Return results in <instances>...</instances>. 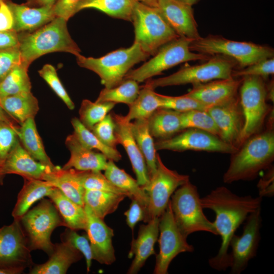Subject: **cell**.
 Returning a JSON list of instances; mask_svg holds the SVG:
<instances>
[{
	"label": "cell",
	"instance_id": "1",
	"mask_svg": "<svg viewBox=\"0 0 274 274\" xmlns=\"http://www.w3.org/2000/svg\"><path fill=\"white\" fill-rule=\"evenodd\" d=\"M203 209L212 210L216 215L213 223L221 238L218 253L209 260L210 266L217 270L230 266L228 252L230 240L235 232L251 213L261 207L262 197L239 196L224 186L218 187L200 198Z\"/></svg>",
	"mask_w": 274,
	"mask_h": 274
},
{
	"label": "cell",
	"instance_id": "2",
	"mask_svg": "<svg viewBox=\"0 0 274 274\" xmlns=\"http://www.w3.org/2000/svg\"><path fill=\"white\" fill-rule=\"evenodd\" d=\"M231 155L223 177L226 184L252 180L269 168L274 160L273 120L268 119L265 130L250 136Z\"/></svg>",
	"mask_w": 274,
	"mask_h": 274
},
{
	"label": "cell",
	"instance_id": "3",
	"mask_svg": "<svg viewBox=\"0 0 274 274\" xmlns=\"http://www.w3.org/2000/svg\"><path fill=\"white\" fill-rule=\"evenodd\" d=\"M67 22L56 16L33 31L18 33L21 63L28 68L38 58L55 52L69 53L76 57L81 55L80 49L68 32Z\"/></svg>",
	"mask_w": 274,
	"mask_h": 274
},
{
	"label": "cell",
	"instance_id": "4",
	"mask_svg": "<svg viewBox=\"0 0 274 274\" xmlns=\"http://www.w3.org/2000/svg\"><path fill=\"white\" fill-rule=\"evenodd\" d=\"M150 56L136 43L128 48L111 51L99 57H86L81 54L76 57L78 64L93 71L99 77L106 88H112L121 83L126 75L136 64Z\"/></svg>",
	"mask_w": 274,
	"mask_h": 274
},
{
	"label": "cell",
	"instance_id": "5",
	"mask_svg": "<svg viewBox=\"0 0 274 274\" xmlns=\"http://www.w3.org/2000/svg\"><path fill=\"white\" fill-rule=\"evenodd\" d=\"M134 26V43L148 55H154L165 44L179 38L159 10L137 1L131 21Z\"/></svg>",
	"mask_w": 274,
	"mask_h": 274
},
{
	"label": "cell",
	"instance_id": "6",
	"mask_svg": "<svg viewBox=\"0 0 274 274\" xmlns=\"http://www.w3.org/2000/svg\"><path fill=\"white\" fill-rule=\"evenodd\" d=\"M170 202L176 223L186 237L198 231L218 235L213 222L203 213L196 186L190 180L176 189Z\"/></svg>",
	"mask_w": 274,
	"mask_h": 274
},
{
	"label": "cell",
	"instance_id": "7",
	"mask_svg": "<svg viewBox=\"0 0 274 274\" xmlns=\"http://www.w3.org/2000/svg\"><path fill=\"white\" fill-rule=\"evenodd\" d=\"M19 220L31 251L40 250L50 255L54 245L51 240L53 230L58 227L64 226L62 218L52 200L42 198Z\"/></svg>",
	"mask_w": 274,
	"mask_h": 274
},
{
	"label": "cell",
	"instance_id": "8",
	"mask_svg": "<svg viewBox=\"0 0 274 274\" xmlns=\"http://www.w3.org/2000/svg\"><path fill=\"white\" fill-rule=\"evenodd\" d=\"M193 52L209 56L220 54L234 59L243 68L260 60L273 57V49L251 42H238L218 36H209L193 41Z\"/></svg>",
	"mask_w": 274,
	"mask_h": 274
},
{
	"label": "cell",
	"instance_id": "9",
	"mask_svg": "<svg viewBox=\"0 0 274 274\" xmlns=\"http://www.w3.org/2000/svg\"><path fill=\"white\" fill-rule=\"evenodd\" d=\"M194 40L179 37L161 46L153 57L140 67L130 70L124 79H132L138 83L161 75L166 70L180 63L193 60H208L211 56L192 51L191 43Z\"/></svg>",
	"mask_w": 274,
	"mask_h": 274
},
{
	"label": "cell",
	"instance_id": "10",
	"mask_svg": "<svg viewBox=\"0 0 274 274\" xmlns=\"http://www.w3.org/2000/svg\"><path fill=\"white\" fill-rule=\"evenodd\" d=\"M237 62L228 56L217 54L204 63L185 65L168 76L148 80L153 88L159 87L203 83L214 80L233 78L232 73Z\"/></svg>",
	"mask_w": 274,
	"mask_h": 274
},
{
	"label": "cell",
	"instance_id": "11",
	"mask_svg": "<svg viewBox=\"0 0 274 274\" xmlns=\"http://www.w3.org/2000/svg\"><path fill=\"white\" fill-rule=\"evenodd\" d=\"M242 79L239 97L244 117L241 145L261 131L271 110L266 103V85L264 80L257 76H246Z\"/></svg>",
	"mask_w": 274,
	"mask_h": 274
},
{
	"label": "cell",
	"instance_id": "12",
	"mask_svg": "<svg viewBox=\"0 0 274 274\" xmlns=\"http://www.w3.org/2000/svg\"><path fill=\"white\" fill-rule=\"evenodd\" d=\"M156 158V172L150 178L149 184L143 188L148 197L144 220L145 223L154 218L160 217L176 189L189 181V176L167 168L157 153Z\"/></svg>",
	"mask_w": 274,
	"mask_h": 274
},
{
	"label": "cell",
	"instance_id": "13",
	"mask_svg": "<svg viewBox=\"0 0 274 274\" xmlns=\"http://www.w3.org/2000/svg\"><path fill=\"white\" fill-rule=\"evenodd\" d=\"M159 252L156 257L155 274H167L172 260L179 254L192 252L194 249L178 227L174 219L170 201L159 217Z\"/></svg>",
	"mask_w": 274,
	"mask_h": 274
},
{
	"label": "cell",
	"instance_id": "14",
	"mask_svg": "<svg viewBox=\"0 0 274 274\" xmlns=\"http://www.w3.org/2000/svg\"><path fill=\"white\" fill-rule=\"evenodd\" d=\"M27 238L19 220L0 228V267L19 273L34 264Z\"/></svg>",
	"mask_w": 274,
	"mask_h": 274
},
{
	"label": "cell",
	"instance_id": "15",
	"mask_svg": "<svg viewBox=\"0 0 274 274\" xmlns=\"http://www.w3.org/2000/svg\"><path fill=\"white\" fill-rule=\"evenodd\" d=\"M156 150L183 152L191 150L231 154L238 149L223 142L219 137L199 129H185L167 139L155 142Z\"/></svg>",
	"mask_w": 274,
	"mask_h": 274
},
{
	"label": "cell",
	"instance_id": "16",
	"mask_svg": "<svg viewBox=\"0 0 274 274\" xmlns=\"http://www.w3.org/2000/svg\"><path fill=\"white\" fill-rule=\"evenodd\" d=\"M261 211L260 207L249 215L242 234L239 236L234 234L230 240L229 267L232 274L241 273L256 255L260 241Z\"/></svg>",
	"mask_w": 274,
	"mask_h": 274
},
{
	"label": "cell",
	"instance_id": "17",
	"mask_svg": "<svg viewBox=\"0 0 274 274\" xmlns=\"http://www.w3.org/2000/svg\"><path fill=\"white\" fill-rule=\"evenodd\" d=\"M207 112L212 117L219 131V137L238 149L244 126V117L239 98L236 96L223 104L211 107Z\"/></svg>",
	"mask_w": 274,
	"mask_h": 274
},
{
	"label": "cell",
	"instance_id": "18",
	"mask_svg": "<svg viewBox=\"0 0 274 274\" xmlns=\"http://www.w3.org/2000/svg\"><path fill=\"white\" fill-rule=\"evenodd\" d=\"M84 208L87 217L85 230L90 242L93 259L102 264H112L116 260L112 244L114 231L87 206L84 205Z\"/></svg>",
	"mask_w": 274,
	"mask_h": 274
},
{
	"label": "cell",
	"instance_id": "19",
	"mask_svg": "<svg viewBox=\"0 0 274 274\" xmlns=\"http://www.w3.org/2000/svg\"><path fill=\"white\" fill-rule=\"evenodd\" d=\"M155 7L179 37L192 40L201 37L191 6L177 0H160Z\"/></svg>",
	"mask_w": 274,
	"mask_h": 274
},
{
	"label": "cell",
	"instance_id": "20",
	"mask_svg": "<svg viewBox=\"0 0 274 274\" xmlns=\"http://www.w3.org/2000/svg\"><path fill=\"white\" fill-rule=\"evenodd\" d=\"M115 123V133L118 144H121L130 161L136 181L143 188L149 183L147 165L133 137L131 129V122L125 116L111 114Z\"/></svg>",
	"mask_w": 274,
	"mask_h": 274
},
{
	"label": "cell",
	"instance_id": "21",
	"mask_svg": "<svg viewBox=\"0 0 274 274\" xmlns=\"http://www.w3.org/2000/svg\"><path fill=\"white\" fill-rule=\"evenodd\" d=\"M243 79L231 78L193 85L186 95L195 98L210 107L226 102L237 95Z\"/></svg>",
	"mask_w": 274,
	"mask_h": 274
},
{
	"label": "cell",
	"instance_id": "22",
	"mask_svg": "<svg viewBox=\"0 0 274 274\" xmlns=\"http://www.w3.org/2000/svg\"><path fill=\"white\" fill-rule=\"evenodd\" d=\"M54 168L34 159L18 140L3 162L2 172L4 175L16 174L23 179L43 180L45 175Z\"/></svg>",
	"mask_w": 274,
	"mask_h": 274
},
{
	"label": "cell",
	"instance_id": "23",
	"mask_svg": "<svg viewBox=\"0 0 274 274\" xmlns=\"http://www.w3.org/2000/svg\"><path fill=\"white\" fill-rule=\"evenodd\" d=\"M159 217L150 220L146 225H141L136 239H133L128 257L134 259L127 271L128 274L137 273L147 259L155 254L154 245L159 235Z\"/></svg>",
	"mask_w": 274,
	"mask_h": 274
},
{
	"label": "cell",
	"instance_id": "24",
	"mask_svg": "<svg viewBox=\"0 0 274 274\" xmlns=\"http://www.w3.org/2000/svg\"><path fill=\"white\" fill-rule=\"evenodd\" d=\"M6 3L13 15V30L17 33L33 31L56 17L53 6L31 7L14 3L10 0H7Z\"/></svg>",
	"mask_w": 274,
	"mask_h": 274
},
{
	"label": "cell",
	"instance_id": "25",
	"mask_svg": "<svg viewBox=\"0 0 274 274\" xmlns=\"http://www.w3.org/2000/svg\"><path fill=\"white\" fill-rule=\"evenodd\" d=\"M65 145L70 152V158L62 167L80 171L105 170L108 159L100 152H96L83 145L74 133L68 135Z\"/></svg>",
	"mask_w": 274,
	"mask_h": 274
},
{
	"label": "cell",
	"instance_id": "26",
	"mask_svg": "<svg viewBox=\"0 0 274 274\" xmlns=\"http://www.w3.org/2000/svg\"><path fill=\"white\" fill-rule=\"evenodd\" d=\"M82 253L71 244L62 242L54 244L52 252L46 262L33 264L30 274H65L73 263L80 260Z\"/></svg>",
	"mask_w": 274,
	"mask_h": 274
},
{
	"label": "cell",
	"instance_id": "27",
	"mask_svg": "<svg viewBox=\"0 0 274 274\" xmlns=\"http://www.w3.org/2000/svg\"><path fill=\"white\" fill-rule=\"evenodd\" d=\"M78 170L71 168L63 169L59 166L47 173L43 180L48 182L53 187L58 189L66 197L84 207L83 188L79 175Z\"/></svg>",
	"mask_w": 274,
	"mask_h": 274
},
{
	"label": "cell",
	"instance_id": "28",
	"mask_svg": "<svg viewBox=\"0 0 274 274\" xmlns=\"http://www.w3.org/2000/svg\"><path fill=\"white\" fill-rule=\"evenodd\" d=\"M24 180L12 212V216L15 220H19L36 202L48 197L54 187L43 180L24 179Z\"/></svg>",
	"mask_w": 274,
	"mask_h": 274
},
{
	"label": "cell",
	"instance_id": "29",
	"mask_svg": "<svg viewBox=\"0 0 274 274\" xmlns=\"http://www.w3.org/2000/svg\"><path fill=\"white\" fill-rule=\"evenodd\" d=\"M48 197L52 200L58 211L64 227L75 230H85L87 217L84 207L68 198L55 187H54Z\"/></svg>",
	"mask_w": 274,
	"mask_h": 274
},
{
	"label": "cell",
	"instance_id": "30",
	"mask_svg": "<svg viewBox=\"0 0 274 274\" xmlns=\"http://www.w3.org/2000/svg\"><path fill=\"white\" fill-rule=\"evenodd\" d=\"M148 127L153 138L163 140L170 138L183 130L181 112L160 108L148 119Z\"/></svg>",
	"mask_w": 274,
	"mask_h": 274
},
{
	"label": "cell",
	"instance_id": "31",
	"mask_svg": "<svg viewBox=\"0 0 274 274\" xmlns=\"http://www.w3.org/2000/svg\"><path fill=\"white\" fill-rule=\"evenodd\" d=\"M0 107L20 125L29 118H35L39 110V101L31 91L0 98Z\"/></svg>",
	"mask_w": 274,
	"mask_h": 274
},
{
	"label": "cell",
	"instance_id": "32",
	"mask_svg": "<svg viewBox=\"0 0 274 274\" xmlns=\"http://www.w3.org/2000/svg\"><path fill=\"white\" fill-rule=\"evenodd\" d=\"M17 135L23 147L34 159L46 166L55 167L45 150L34 118L26 120L20 125Z\"/></svg>",
	"mask_w": 274,
	"mask_h": 274
},
{
	"label": "cell",
	"instance_id": "33",
	"mask_svg": "<svg viewBox=\"0 0 274 274\" xmlns=\"http://www.w3.org/2000/svg\"><path fill=\"white\" fill-rule=\"evenodd\" d=\"M104 175L115 186L127 192L130 198L137 200L146 210L148 203V195L136 180L118 167L112 160L108 161Z\"/></svg>",
	"mask_w": 274,
	"mask_h": 274
},
{
	"label": "cell",
	"instance_id": "34",
	"mask_svg": "<svg viewBox=\"0 0 274 274\" xmlns=\"http://www.w3.org/2000/svg\"><path fill=\"white\" fill-rule=\"evenodd\" d=\"M131 129L136 143L143 154L150 178L156 170V150L153 138L148 127V119H136L131 122Z\"/></svg>",
	"mask_w": 274,
	"mask_h": 274
},
{
	"label": "cell",
	"instance_id": "35",
	"mask_svg": "<svg viewBox=\"0 0 274 274\" xmlns=\"http://www.w3.org/2000/svg\"><path fill=\"white\" fill-rule=\"evenodd\" d=\"M148 80L142 87L136 99L128 106L129 111L125 116L131 121L136 119H148L152 114L161 108V100Z\"/></svg>",
	"mask_w": 274,
	"mask_h": 274
},
{
	"label": "cell",
	"instance_id": "36",
	"mask_svg": "<svg viewBox=\"0 0 274 274\" xmlns=\"http://www.w3.org/2000/svg\"><path fill=\"white\" fill-rule=\"evenodd\" d=\"M137 0H80L75 14L85 9L93 8L115 18L131 21L133 7Z\"/></svg>",
	"mask_w": 274,
	"mask_h": 274
},
{
	"label": "cell",
	"instance_id": "37",
	"mask_svg": "<svg viewBox=\"0 0 274 274\" xmlns=\"http://www.w3.org/2000/svg\"><path fill=\"white\" fill-rule=\"evenodd\" d=\"M127 197L123 194L94 190H85L84 205L87 206L97 217H105L116 211L119 203Z\"/></svg>",
	"mask_w": 274,
	"mask_h": 274
},
{
	"label": "cell",
	"instance_id": "38",
	"mask_svg": "<svg viewBox=\"0 0 274 274\" xmlns=\"http://www.w3.org/2000/svg\"><path fill=\"white\" fill-rule=\"evenodd\" d=\"M71 123L74 128V134L83 145L90 149L99 151L109 160L118 162L121 159L122 155L117 148L110 147L102 143L91 130L81 122L79 118H73Z\"/></svg>",
	"mask_w": 274,
	"mask_h": 274
},
{
	"label": "cell",
	"instance_id": "39",
	"mask_svg": "<svg viewBox=\"0 0 274 274\" xmlns=\"http://www.w3.org/2000/svg\"><path fill=\"white\" fill-rule=\"evenodd\" d=\"M139 83L132 79H124L112 88L105 87L100 92L96 102L123 103L129 106L136 99L140 91Z\"/></svg>",
	"mask_w": 274,
	"mask_h": 274
},
{
	"label": "cell",
	"instance_id": "40",
	"mask_svg": "<svg viewBox=\"0 0 274 274\" xmlns=\"http://www.w3.org/2000/svg\"><path fill=\"white\" fill-rule=\"evenodd\" d=\"M28 67L16 65L0 83V98L23 92L31 91Z\"/></svg>",
	"mask_w": 274,
	"mask_h": 274
},
{
	"label": "cell",
	"instance_id": "41",
	"mask_svg": "<svg viewBox=\"0 0 274 274\" xmlns=\"http://www.w3.org/2000/svg\"><path fill=\"white\" fill-rule=\"evenodd\" d=\"M116 104L112 102H92L88 99H83L79 111L81 122L88 129L93 127L101 121Z\"/></svg>",
	"mask_w": 274,
	"mask_h": 274
},
{
	"label": "cell",
	"instance_id": "42",
	"mask_svg": "<svg viewBox=\"0 0 274 274\" xmlns=\"http://www.w3.org/2000/svg\"><path fill=\"white\" fill-rule=\"evenodd\" d=\"M181 124L184 129H199L219 137V131L212 117L207 111L194 110L181 112Z\"/></svg>",
	"mask_w": 274,
	"mask_h": 274
},
{
	"label": "cell",
	"instance_id": "43",
	"mask_svg": "<svg viewBox=\"0 0 274 274\" xmlns=\"http://www.w3.org/2000/svg\"><path fill=\"white\" fill-rule=\"evenodd\" d=\"M79 178L85 190H94L123 194L130 198L129 194L115 186L101 171H79Z\"/></svg>",
	"mask_w": 274,
	"mask_h": 274
},
{
	"label": "cell",
	"instance_id": "44",
	"mask_svg": "<svg viewBox=\"0 0 274 274\" xmlns=\"http://www.w3.org/2000/svg\"><path fill=\"white\" fill-rule=\"evenodd\" d=\"M161 100V108L184 112L198 110L207 111L209 106L185 94L179 96H172L157 93Z\"/></svg>",
	"mask_w": 274,
	"mask_h": 274
},
{
	"label": "cell",
	"instance_id": "45",
	"mask_svg": "<svg viewBox=\"0 0 274 274\" xmlns=\"http://www.w3.org/2000/svg\"><path fill=\"white\" fill-rule=\"evenodd\" d=\"M38 73L67 107L70 110H74L75 104L62 84L55 67L52 64H46L38 71Z\"/></svg>",
	"mask_w": 274,
	"mask_h": 274
},
{
	"label": "cell",
	"instance_id": "46",
	"mask_svg": "<svg viewBox=\"0 0 274 274\" xmlns=\"http://www.w3.org/2000/svg\"><path fill=\"white\" fill-rule=\"evenodd\" d=\"M62 242L71 244L80 251L84 256L87 266V271H90L91 266L93 255L89 240L86 234L80 235L77 230L67 228L60 235Z\"/></svg>",
	"mask_w": 274,
	"mask_h": 274
},
{
	"label": "cell",
	"instance_id": "47",
	"mask_svg": "<svg viewBox=\"0 0 274 274\" xmlns=\"http://www.w3.org/2000/svg\"><path fill=\"white\" fill-rule=\"evenodd\" d=\"M273 73L274 59L272 57L260 60L238 70H233L232 77L235 78L257 76L265 80L267 79L270 75H273Z\"/></svg>",
	"mask_w": 274,
	"mask_h": 274
},
{
	"label": "cell",
	"instance_id": "48",
	"mask_svg": "<svg viewBox=\"0 0 274 274\" xmlns=\"http://www.w3.org/2000/svg\"><path fill=\"white\" fill-rule=\"evenodd\" d=\"M19 127L0 120V161L3 162L18 141Z\"/></svg>",
	"mask_w": 274,
	"mask_h": 274
},
{
	"label": "cell",
	"instance_id": "49",
	"mask_svg": "<svg viewBox=\"0 0 274 274\" xmlns=\"http://www.w3.org/2000/svg\"><path fill=\"white\" fill-rule=\"evenodd\" d=\"M105 144L117 148L118 143L115 133V123L111 114H108L91 130Z\"/></svg>",
	"mask_w": 274,
	"mask_h": 274
},
{
	"label": "cell",
	"instance_id": "50",
	"mask_svg": "<svg viewBox=\"0 0 274 274\" xmlns=\"http://www.w3.org/2000/svg\"><path fill=\"white\" fill-rule=\"evenodd\" d=\"M20 63L21 58L18 46L0 49V83Z\"/></svg>",
	"mask_w": 274,
	"mask_h": 274
},
{
	"label": "cell",
	"instance_id": "51",
	"mask_svg": "<svg viewBox=\"0 0 274 274\" xmlns=\"http://www.w3.org/2000/svg\"><path fill=\"white\" fill-rule=\"evenodd\" d=\"M129 209L124 213L127 225L133 230L139 221H144L146 209L135 199L132 198Z\"/></svg>",
	"mask_w": 274,
	"mask_h": 274
},
{
	"label": "cell",
	"instance_id": "52",
	"mask_svg": "<svg viewBox=\"0 0 274 274\" xmlns=\"http://www.w3.org/2000/svg\"><path fill=\"white\" fill-rule=\"evenodd\" d=\"M80 0H57L53 5L54 14L57 17L67 21L75 14V8Z\"/></svg>",
	"mask_w": 274,
	"mask_h": 274
},
{
	"label": "cell",
	"instance_id": "53",
	"mask_svg": "<svg viewBox=\"0 0 274 274\" xmlns=\"http://www.w3.org/2000/svg\"><path fill=\"white\" fill-rule=\"evenodd\" d=\"M268 172L261 178L258 184L259 196L271 197L273 195V167L271 166Z\"/></svg>",
	"mask_w": 274,
	"mask_h": 274
},
{
	"label": "cell",
	"instance_id": "54",
	"mask_svg": "<svg viewBox=\"0 0 274 274\" xmlns=\"http://www.w3.org/2000/svg\"><path fill=\"white\" fill-rule=\"evenodd\" d=\"M14 17L6 1H0V31L14 30Z\"/></svg>",
	"mask_w": 274,
	"mask_h": 274
},
{
	"label": "cell",
	"instance_id": "55",
	"mask_svg": "<svg viewBox=\"0 0 274 274\" xmlns=\"http://www.w3.org/2000/svg\"><path fill=\"white\" fill-rule=\"evenodd\" d=\"M18 33L14 30L0 31V49L18 46Z\"/></svg>",
	"mask_w": 274,
	"mask_h": 274
},
{
	"label": "cell",
	"instance_id": "56",
	"mask_svg": "<svg viewBox=\"0 0 274 274\" xmlns=\"http://www.w3.org/2000/svg\"><path fill=\"white\" fill-rule=\"evenodd\" d=\"M28 3L36 4L40 6H53L55 0H28Z\"/></svg>",
	"mask_w": 274,
	"mask_h": 274
},
{
	"label": "cell",
	"instance_id": "57",
	"mask_svg": "<svg viewBox=\"0 0 274 274\" xmlns=\"http://www.w3.org/2000/svg\"><path fill=\"white\" fill-rule=\"evenodd\" d=\"M273 81H271L268 86H266V99L273 102Z\"/></svg>",
	"mask_w": 274,
	"mask_h": 274
},
{
	"label": "cell",
	"instance_id": "58",
	"mask_svg": "<svg viewBox=\"0 0 274 274\" xmlns=\"http://www.w3.org/2000/svg\"><path fill=\"white\" fill-rule=\"evenodd\" d=\"M149 6L155 7L160 0H137Z\"/></svg>",
	"mask_w": 274,
	"mask_h": 274
},
{
	"label": "cell",
	"instance_id": "59",
	"mask_svg": "<svg viewBox=\"0 0 274 274\" xmlns=\"http://www.w3.org/2000/svg\"><path fill=\"white\" fill-rule=\"evenodd\" d=\"M0 274H20L17 271L0 267Z\"/></svg>",
	"mask_w": 274,
	"mask_h": 274
},
{
	"label": "cell",
	"instance_id": "60",
	"mask_svg": "<svg viewBox=\"0 0 274 274\" xmlns=\"http://www.w3.org/2000/svg\"><path fill=\"white\" fill-rule=\"evenodd\" d=\"M4 111V110L0 107V120L14 124L13 122L10 120H9L8 117H6V115L5 114Z\"/></svg>",
	"mask_w": 274,
	"mask_h": 274
},
{
	"label": "cell",
	"instance_id": "61",
	"mask_svg": "<svg viewBox=\"0 0 274 274\" xmlns=\"http://www.w3.org/2000/svg\"><path fill=\"white\" fill-rule=\"evenodd\" d=\"M177 1L192 6L193 5L196 4L199 0H177Z\"/></svg>",
	"mask_w": 274,
	"mask_h": 274
},
{
	"label": "cell",
	"instance_id": "62",
	"mask_svg": "<svg viewBox=\"0 0 274 274\" xmlns=\"http://www.w3.org/2000/svg\"><path fill=\"white\" fill-rule=\"evenodd\" d=\"M3 162L0 161V184L2 185L3 182V179L5 175L3 174L2 172V166Z\"/></svg>",
	"mask_w": 274,
	"mask_h": 274
},
{
	"label": "cell",
	"instance_id": "63",
	"mask_svg": "<svg viewBox=\"0 0 274 274\" xmlns=\"http://www.w3.org/2000/svg\"><path fill=\"white\" fill-rule=\"evenodd\" d=\"M57 0H55V2L57 1Z\"/></svg>",
	"mask_w": 274,
	"mask_h": 274
},
{
	"label": "cell",
	"instance_id": "64",
	"mask_svg": "<svg viewBox=\"0 0 274 274\" xmlns=\"http://www.w3.org/2000/svg\"><path fill=\"white\" fill-rule=\"evenodd\" d=\"M1 1V0H0ZM3 1H7V0H3Z\"/></svg>",
	"mask_w": 274,
	"mask_h": 274
}]
</instances>
